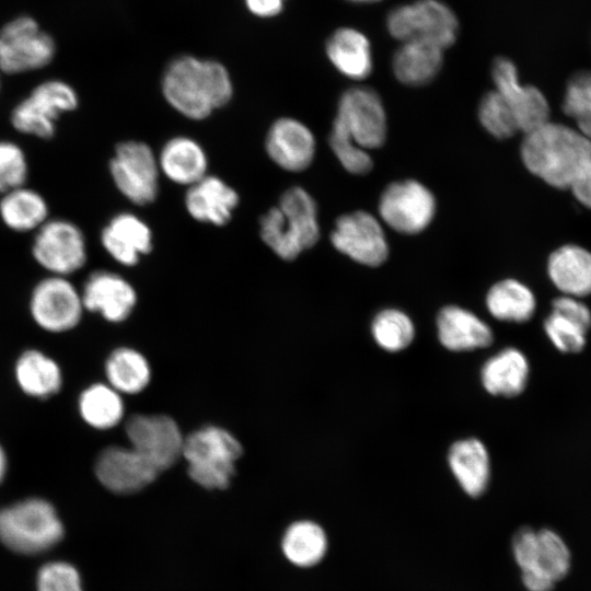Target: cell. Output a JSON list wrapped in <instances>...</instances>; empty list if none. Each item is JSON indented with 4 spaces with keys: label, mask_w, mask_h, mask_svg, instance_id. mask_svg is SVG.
Wrapping results in <instances>:
<instances>
[{
    "label": "cell",
    "mask_w": 591,
    "mask_h": 591,
    "mask_svg": "<svg viewBox=\"0 0 591 591\" xmlns=\"http://www.w3.org/2000/svg\"><path fill=\"white\" fill-rule=\"evenodd\" d=\"M524 135L522 162L548 185L570 188L580 176L591 174V140L577 129L549 120Z\"/></svg>",
    "instance_id": "1"
},
{
    "label": "cell",
    "mask_w": 591,
    "mask_h": 591,
    "mask_svg": "<svg viewBox=\"0 0 591 591\" xmlns=\"http://www.w3.org/2000/svg\"><path fill=\"white\" fill-rule=\"evenodd\" d=\"M166 102L190 119H205L229 103L233 84L228 70L218 61L193 56L174 59L162 78Z\"/></svg>",
    "instance_id": "2"
},
{
    "label": "cell",
    "mask_w": 591,
    "mask_h": 591,
    "mask_svg": "<svg viewBox=\"0 0 591 591\" xmlns=\"http://www.w3.org/2000/svg\"><path fill=\"white\" fill-rule=\"evenodd\" d=\"M264 243L280 258L292 260L320 239L317 207L302 187L288 188L278 205L259 220Z\"/></svg>",
    "instance_id": "3"
},
{
    "label": "cell",
    "mask_w": 591,
    "mask_h": 591,
    "mask_svg": "<svg viewBox=\"0 0 591 591\" xmlns=\"http://www.w3.org/2000/svg\"><path fill=\"white\" fill-rule=\"evenodd\" d=\"M62 534L56 510L44 499L30 498L0 509V541L16 553H43Z\"/></svg>",
    "instance_id": "4"
},
{
    "label": "cell",
    "mask_w": 591,
    "mask_h": 591,
    "mask_svg": "<svg viewBox=\"0 0 591 591\" xmlns=\"http://www.w3.org/2000/svg\"><path fill=\"white\" fill-rule=\"evenodd\" d=\"M242 454L240 442L225 429L207 426L184 439L182 455L189 477L206 489H224Z\"/></svg>",
    "instance_id": "5"
},
{
    "label": "cell",
    "mask_w": 591,
    "mask_h": 591,
    "mask_svg": "<svg viewBox=\"0 0 591 591\" xmlns=\"http://www.w3.org/2000/svg\"><path fill=\"white\" fill-rule=\"evenodd\" d=\"M389 34L401 43L420 40L442 49L459 35L455 12L442 0H415L393 8L385 20Z\"/></svg>",
    "instance_id": "6"
},
{
    "label": "cell",
    "mask_w": 591,
    "mask_h": 591,
    "mask_svg": "<svg viewBox=\"0 0 591 591\" xmlns=\"http://www.w3.org/2000/svg\"><path fill=\"white\" fill-rule=\"evenodd\" d=\"M78 104V94L69 83L59 79L46 80L13 107L11 125L21 134L51 139L60 115L74 111Z\"/></svg>",
    "instance_id": "7"
},
{
    "label": "cell",
    "mask_w": 591,
    "mask_h": 591,
    "mask_svg": "<svg viewBox=\"0 0 591 591\" xmlns=\"http://www.w3.org/2000/svg\"><path fill=\"white\" fill-rule=\"evenodd\" d=\"M333 127L368 151L382 147L387 121L381 97L367 86L346 90L338 101Z\"/></svg>",
    "instance_id": "8"
},
{
    "label": "cell",
    "mask_w": 591,
    "mask_h": 591,
    "mask_svg": "<svg viewBox=\"0 0 591 591\" xmlns=\"http://www.w3.org/2000/svg\"><path fill=\"white\" fill-rule=\"evenodd\" d=\"M54 38L31 16L22 15L0 28V70L18 74L38 70L51 62Z\"/></svg>",
    "instance_id": "9"
},
{
    "label": "cell",
    "mask_w": 591,
    "mask_h": 591,
    "mask_svg": "<svg viewBox=\"0 0 591 591\" xmlns=\"http://www.w3.org/2000/svg\"><path fill=\"white\" fill-rule=\"evenodd\" d=\"M34 259L50 275L68 277L81 269L88 258L83 231L68 219H48L35 235L31 247Z\"/></svg>",
    "instance_id": "10"
},
{
    "label": "cell",
    "mask_w": 591,
    "mask_h": 591,
    "mask_svg": "<svg viewBox=\"0 0 591 591\" xmlns=\"http://www.w3.org/2000/svg\"><path fill=\"white\" fill-rule=\"evenodd\" d=\"M379 216L383 223L402 234H417L431 223L437 202L432 192L416 179L393 182L382 192Z\"/></svg>",
    "instance_id": "11"
},
{
    "label": "cell",
    "mask_w": 591,
    "mask_h": 591,
    "mask_svg": "<svg viewBox=\"0 0 591 591\" xmlns=\"http://www.w3.org/2000/svg\"><path fill=\"white\" fill-rule=\"evenodd\" d=\"M109 173L117 189L131 202H152L159 192V162L144 142L119 143L109 161Z\"/></svg>",
    "instance_id": "12"
},
{
    "label": "cell",
    "mask_w": 591,
    "mask_h": 591,
    "mask_svg": "<svg viewBox=\"0 0 591 591\" xmlns=\"http://www.w3.org/2000/svg\"><path fill=\"white\" fill-rule=\"evenodd\" d=\"M512 553L522 575L542 577L556 583L570 570L569 547L564 538L551 529L519 530L512 540Z\"/></svg>",
    "instance_id": "13"
},
{
    "label": "cell",
    "mask_w": 591,
    "mask_h": 591,
    "mask_svg": "<svg viewBox=\"0 0 591 591\" xmlns=\"http://www.w3.org/2000/svg\"><path fill=\"white\" fill-rule=\"evenodd\" d=\"M331 242L338 252L366 266L376 267L389 256L381 221L363 210L340 216L331 232Z\"/></svg>",
    "instance_id": "14"
},
{
    "label": "cell",
    "mask_w": 591,
    "mask_h": 591,
    "mask_svg": "<svg viewBox=\"0 0 591 591\" xmlns=\"http://www.w3.org/2000/svg\"><path fill=\"white\" fill-rule=\"evenodd\" d=\"M130 447L162 473L183 453L184 438L177 424L165 415H134L125 426Z\"/></svg>",
    "instance_id": "15"
},
{
    "label": "cell",
    "mask_w": 591,
    "mask_h": 591,
    "mask_svg": "<svg viewBox=\"0 0 591 591\" xmlns=\"http://www.w3.org/2000/svg\"><path fill=\"white\" fill-rule=\"evenodd\" d=\"M83 303L67 277L50 275L34 287L30 299V311L43 329L62 333L73 328L81 318Z\"/></svg>",
    "instance_id": "16"
},
{
    "label": "cell",
    "mask_w": 591,
    "mask_h": 591,
    "mask_svg": "<svg viewBox=\"0 0 591 591\" xmlns=\"http://www.w3.org/2000/svg\"><path fill=\"white\" fill-rule=\"evenodd\" d=\"M495 90L510 107L519 131L524 134L549 121V105L541 90L522 84L517 66L508 58L498 57L491 67Z\"/></svg>",
    "instance_id": "17"
},
{
    "label": "cell",
    "mask_w": 591,
    "mask_h": 591,
    "mask_svg": "<svg viewBox=\"0 0 591 591\" xmlns=\"http://www.w3.org/2000/svg\"><path fill=\"white\" fill-rule=\"evenodd\" d=\"M95 474L115 494H134L149 486L161 474L131 447L111 445L97 456Z\"/></svg>",
    "instance_id": "18"
},
{
    "label": "cell",
    "mask_w": 591,
    "mask_h": 591,
    "mask_svg": "<svg viewBox=\"0 0 591 591\" xmlns=\"http://www.w3.org/2000/svg\"><path fill=\"white\" fill-rule=\"evenodd\" d=\"M265 149L270 160L288 172H301L314 160L316 142L311 129L302 121L281 117L270 126Z\"/></svg>",
    "instance_id": "19"
},
{
    "label": "cell",
    "mask_w": 591,
    "mask_h": 591,
    "mask_svg": "<svg viewBox=\"0 0 591 591\" xmlns=\"http://www.w3.org/2000/svg\"><path fill=\"white\" fill-rule=\"evenodd\" d=\"M83 308L99 312L111 322L124 321L136 304V291L119 275L96 270L86 279L81 293Z\"/></svg>",
    "instance_id": "20"
},
{
    "label": "cell",
    "mask_w": 591,
    "mask_h": 591,
    "mask_svg": "<svg viewBox=\"0 0 591 591\" xmlns=\"http://www.w3.org/2000/svg\"><path fill=\"white\" fill-rule=\"evenodd\" d=\"M104 250L121 265L134 266L152 248L148 224L130 212L114 216L101 232Z\"/></svg>",
    "instance_id": "21"
},
{
    "label": "cell",
    "mask_w": 591,
    "mask_h": 591,
    "mask_svg": "<svg viewBox=\"0 0 591 591\" xmlns=\"http://www.w3.org/2000/svg\"><path fill=\"white\" fill-rule=\"evenodd\" d=\"M237 204V193L212 175H206L188 186L185 195V207L190 217L215 225L228 223Z\"/></svg>",
    "instance_id": "22"
},
{
    "label": "cell",
    "mask_w": 591,
    "mask_h": 591,
    "mask_svg": "<svg viewBox=\"0 0 591 591\" xmlns=\"http://www.w3.org/2000/svg\"><path fill=\"white\" fill-rule=\"evenodd\" d=\"M325 50L331 63L348 79L361 81L372 72L371 43L360 30L350 26L336 30L326 42Z\"/></svg>",
    "instance_id": "23"
},
{
    "label": "cell",
    "mask_w": 591,
    "mask_h": 591,
    "mask_svg": "<svg viewBox=\"0 0 591 591\" xmlns=\"http://www.w3.org/2000/svg\"><path fill=\"white\" fill-rule=\"evenodd\" d=\"M547 274L564 296L580 299L591 294V253L579 245L555 250L547 262Z\"/></svg>",
    "instance_id": "24"
},
{
    "label": "cell",
    "mask_w": 591,
    "mask_h": 591,
    "mask_svg": "<svg viewBox=\"0 0 591 591\" xmlns=\"http://www.w3.org/2000/svg\"><path fill=\"white\" fill-rule=\"evenodd\" d=\"M437 325L441 344L452 351L484 348L493 341V332L485 322L455 305L439 312Z\"/></svg>",
    "instance_id": "25"
},
{
    "label": "cell",
    "mask_w": 591,
    "mask_h": 591,
    "mask_svg": "<svg viewBox=\"0 0 591 591\" xmlns=\"http://www.w3.org/2000/svg\"><path fill=\"white\" fill-rule=\"evenodd\" d=\"M442 48L426 42H404L394 53L392 69L405 85L421 86L430 83L443 65Z\"/></svg>",
    "instance_id": "26"
},
{
    "label": "cell",
    "mask_w": 591,
    "mask_h": 591,
    "mask_svg": "<svg viewBox=\"0 0 591 591\" xmlns=\"http://www.w3.org/2000/svg\"><path fill=\"white\" fill-rule=\"evenodd\" d=\"M160 172L170 181L190 186L207 175L208 159L202 147L189 137H174L161 149Z\"/></svg>",
    "instance_id": "27"
},
{
    "label": "cell",
    "mask_w": 591,
    "mask_h": 591,
    "mask_svg": "<svg viewBox=\"0 0 591 591\" xmlns=\"http://www.w3.org/2000/svg\"><path fill=\"white\" fill-rule=\"evenodd\" d=\"M449 464L463 490L471 497L480 496L489 480V456L483 442L465 439L455 442L449 452Z\"/></svg>",
    "instance_id": "28"
},
{
    "label": "cell",
    "mask_w": 591,
    "mask_h": 591,
    "mask_svg": "<svg viewBox=\"0 0 591 591\" xmlns=\"http://www.w3.org/2000/svg\"><path fill=\"white\" fill-rule=\"evenodd\" d=\"M529 362L517 348H506L498 352L483 367L482 380L485 389L493 395L512 397L526 386Z\"/></svg>",
    "instance_id": "29"
},
{
    "label": "cell",
    "mask_w": 591,
    "mask_h": 591,
    "mask_svg": "<svg viewBox=\"0 0 591 591\" xmlns=\"http://www.w3.org/2000/svg\"><path fill=\"white\" fill-rule=\"evenodd\" d=\"M48 215L45 197L25 185L2 194L0 199V218L15 232L36 231L49 219Z\"/></svg>",
    "instance_id": "30"
},
{
    "label": "cell",
    "mask_w": 591,
    "mask_h": 591,
    "mask_svg": "<svg viewBox=\"0 0 591 591\" xmlns=\"http://www.w3.org/2000/svg\"><path fill=\"white\" fill-rule=\"evenodd\" d=\"M15 379L27 395L47 398L56 394L62 384V374L57 362L42 351H24L15 363Z\"/></svg>",
    "instance_id": "31"
},
{
    "label": "cell",
    "mask_w": 591,
    "mask_h": 591,
    "mask_svg": "<svg viewBox=\"0 0 591 591\" xmlns=\"http://www.w3.org/2000/svg\"><path fill=\"white\" fill-rule=\"evenodd\" d=\"M285 557L298 567H312L318 564L327 551V536L317 523L300 520L291 523L281 540Z\"/></svg>",
    "instance_id": "32"
},
{
    "label": "cell",
    "mask_w": 591,
    "mask_h": 591,
    "mask_svg": "<svg viewBox=\"0 0 591 591\" xmlns=\"http://www.w3.org/2000/svg\"><path fill=\"white\" fill-rule=\"evenodd\" d=\"M486 304L489 313L497 320L523 323L533 316L536 300L524 283L515 279H505L489 289Z\"/></svg>",
    "instance_id": "33"
},
{
    "label": "cell",
    "mask_w": 591,
    "mask_h": 591,
    "mask_svg": "<svg viewBox=\"0 0 591 591\" xmlns=\"http://www.w3.org/2000/svg\"><path fill=\"white\" fill-rule=\"evenodd\" d=\"M105 372L109 385L119 393L141 392L150 381L147 359L130 348H118L107 358Z\"/></svg>",
    "instance_id": "34"
},
{
    "label": "cell",
    "mask_w": 591,
    "mask_h": 591,
    "mask_svg": "<svg viewBox=\"0 0 591 591\" xmlns=\"http://www.w3.org/2000/svg\"><path fill=\"white\" fill-rule=\"evenodd\" d=\"M79 410L83 420L95 429L117 426L124 416V403L119 392L109 384H93L79 398Z\"/></svg>",
    "instance_id": "35"
},
{
    "label": "cell",
    "mask_w": 591,
    "mask_h": 591,
    "mask_svg": "<svg viewBox=\"0 0 591 591\" xmlns=\"http://www.w3.org/2000/svg\"><path fill=\"white\" fill-rule=\"evenodd\" d=\"M374 340L383 349L395 352L405 349L414 338V325L402 311L389 309L380 312L371 326Z\"/></svg>",
    "instance_id": "36"
},
{
    "label": "cell",
    "mask_w": 591,
    "mask_h": 591,
    "mask_svg": "<svg viewBox=\"0 0 591 591\" xmlns=\"http://www.w3.org/2000/svg\"><path fill=\"white\" fill-rule=\"evenodd\" d=\"M564 113L572 118L577 130L591 140V71L583 70L568 81L564 101Z\"/></svg>",
    "instance_id": "37"
},
{
    "label": "cell",
    "mask_w": 591,
    "mask_h": 591,
    "mask_svg": "<svg viewBox=\"0 0 591 591\" xmlns=\"http://www.w3.org/2000/svg\"><path fill=\"white\" fill-rule=\"evenodd\" d=\"M477 114L483 128L497 139L510 138L519 131L510 107L495 89L482 97Z\"/></svg>",
    "instance_id": "38"
},
{
    "label": "cell",
    "mask_w": 591,
    "mask_h": 591,
    "mask_svg": "<svg viewBox=\"0 0 591 591\" xmlns=\"http://www.w3.org/2000/svg\"><path fill=\"white\" fill-rule=\"evenodd\" d=\"M544 329L555 348L564 354H578L587 344L588 331L555 311H551L545 318Z\"/></svg>",
    "instance_id": "39"
},
{
    "label": "cell",
    "mask_w": 591,
    "mask_h": 591,
    "mask_svg": "<svg viewBox=\"0 0 591 591\" xmlns=\"http://www.w3.org/2000/svg\"><path fill=\"white\" fill-rule=\"evenodd\" d=\"M28 162L23 149L10 140H0V193L25 185Z\"/></svg>",
    "instance_id": "40"
},
{
    "label": "cell",
    "mask_w": 591,
    "mask_h": 591,
    "mask_svg": "<svg viewBox=\"0 0 591 591\" xmlns=\"http://www.w3.org/2000/svg\"><path fill=\"white\" fill-rule=\"evenodd\" d=\"M329 147L343 167L355 175H363L371 171L373 160L369 151L358 146L339 129L332 127Z\"/></svg>",
    "instance_id": "41"
},
{
    "label": "cell",
    "mask_w": 591,
    "mask_h": 591,
    "mask_svg": "<svg viewBox=\"0 0 591 591\" xmlns=\"http://www.w3.org/2000/svg\"><path fill=\"white\" fill-rule=\"evenodd\" d=\"M37 591H83L78 570L70 564L53 561L44 565L37 576Z\"/></svg>",
    "instance_id": "42"
},
{
    "label": "cell",
    "mask_w": 591,
    "mask_h": 591,
    "mask_svg": "<svg viewBox=\"0 0 591 591\" xmlns=\"http://www.w3.org/2000/svg\"><path fill=\"white\" fill-rule=\"evenodd\" d=\"M552 311L576 321L588 332L591 328V311L579 298L563 294L552 302Z\"/></svg>",
    "instance_id": "43"
},
{
    "label": "cell",
    "mask_w": 591,
    "mask_h": 591,
    "mask_svg": "<svg viewBox=\"0 0 591 591\" xmlns=\"http://www.w3.org/2000/svg\"><path fill=\"white\" fill-rule=\"evenodd\" d=\"M248 10L260 18H270L278 14L285 0H245Z\"/></svg>",
    "instance_id": "44"
},
{
    "label": "cell",
    "mask_w": 591,
    "mask_h": 591,
    "mask_svg": "<svg viewBox=\"0 0 591 591\" xmlns=\"http://www.w3.org/2000/svg\"><path fill=\"white\" fill-rule=\"evenodd\" d=\"M7 455L3 450V448L0 444V484L2 479L4 478L5 472H7Z\"/></svg>",
    "instance_id": "45"
},
{
    "label": "cell",
    "mask_w": 591,
    "mask_h": 591,
    "mask_svg": "<svg viewBox=\"0 0 591 591\" xmlns=\"http://www.w3.org/2000/svg\"><path fill=\"white\" fill-rule=\"evenodd\" d=\"M347 1L352 2V3H358V4H369V3L379 2L381 0H347Z\"/></svg>",
    "instance_id": "46"
},
{
    "label": "cell",
    "mask_w": 591,
    "mask_h": 591,
    "mask_svg": "<svg viewBox=\"0 0 591 591\" xmlns=\"http://www.w3.org/2000/svg\"><path fill=\"white\" fill-rule=\"evenodd\" d=\"M0 72H1V70H0ZM0 85H1V80H0Z\"/></svg>",
    "instance_id": "47"
}]
</instances>
